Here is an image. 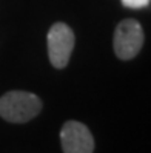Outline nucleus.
Masks as SVG:
<instances>
[{"label":"nucleus","mask_w":151,"mask_h":153,"mask_svg":"<svg viewBox=\"0 0 151 153\" xmlns=\"http://www.w3.org/2000/svg\"><path fill=\"white\" fill-rule=\"evenodd\" d=\"M114 53L122 60L133 59L139 54L144 45V31L137 20H122L114 31Z\"/></svg>","instance_id":"nucleus-2"},{"label":"nucleus","mask_w":151,"mask_h":153,"mask_svg":"<svg viewBox=\"0 0 151 153\" xmlns=\"http://www.w3.org/2000/svg\"><path fill=\"white\" fill-rule=\"evenodd\" d=\"M42 110V101L37 94L28 91H8L0 97V116L13 124H23L34 119Z\"/></svg>","instance_id":"nucleus-1"},{"label":"nucleus","mask_w":151,"mask_h":153,"mask_svg":"<svg viewBox=\"0 0 151 153\" xmlns=\"http://www.w3.org/2000/svg\"><path fill=\"white\" fill-rule=\"evenodd\" d=\"M123 6L133 8V10H139V8H145L150 5L151 0H120Z\"/></svg>","instance_id":"nucleus-5"},{"label":"nucleus","mask_w":151,"mask_h":153,"mask_svg":"<svg viewBox=\"0 0 151 153\" xmlns=\"http://www.w3.org/2000/svg\"><path fill=\"white\" fill-rule=\"evenodd\" d=\"M60 142L65 153H93L94 138L82 122L68 121L60 131Z\"/></svg>","instance_id":"nucleus-4"},{"label":"nucleus","mask_w":151,"mask_h":153,"mask_svg":"<svg viewBox=\"0 0 151 153\" xmlns=\"http://www.w3.org/2000/svg\"><path fill=\"white\" fill-rule=\"evenodd\" d=\"M48 56L52 67L65 68L74 48V33L63 22H57L48 33Z\"/></svg>","instance_id":"nucleus-3"}]
</instances>
